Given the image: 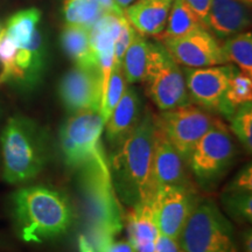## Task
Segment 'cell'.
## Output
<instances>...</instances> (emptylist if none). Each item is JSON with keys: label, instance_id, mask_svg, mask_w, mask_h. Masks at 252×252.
Masks as SVG:
<instances>
[{"label": "cell", "instance_id": "6da1fadb", "mask_svg": "<svg viewBox=\"0 0 252 252\" xmlns=\"http://www.w3.org/2000/svg\"><path fill=\"white\" fill-rule=\"evenodd\" d=\"M154 128V115L147 110L131 134L117 147L111 161L113 187L131 207L151 204L158 190L153 165Z\"/></svg>", "mask_w": 252, "mask_h": 252}, {"label": "cell", "instance_id": "7a4b0ae2", "mask_svg": "<svg viewBox=\"0 0 252 252\" xmlns=\"http://www.w3.org/2000/svg\"><path fill=\"white\" fill-rule=\"evenodd\" d=\"M19 236L27 243L58 238L70 229L74 210L67 195L43 185L28 186L12 195Z\"/></svg>", "mask_w": 252, "mask_h": 252}, {"label": "cell", "instance_id": "3957f363", "mask_svg": "<svg viewBox=\"0 0 252 252\" xmlns=\"http://www.w3.org/2000/svg\"><path fill=\"white\" fill-rule=\"evenodd\" d=\"M2 176L9 185L35 179L49 158L48 135L45 128L26 116H12L0 134Z\"/></svg>", "mask_w": 252, "mask_h": 252}, {"label": "cell", "instance_id": "277c9868", "mask_svg": "<svg viewBox=\"0 0 252 252\" xmlns=\"http://www.w3.org/2000/svg\"><path fill=\"white\" fill-rule=\"evenodd\" d=\"M78 171L89 232L87 239L94 247L102 239L116 237L122 231L123 217L109 161L94 162Z\"/></svg>", "mask_w": 252, "mask_h": 252}, {"label": "cell", "instance_id": "5b68a950", "mask_svg": "<svg viewBox=\"0 0 252 252\" xmlns=\"http://www.w3.org/2000/svg\"><path fill=\"white\" fill-rule=\"evenodd\" d=\"M178 241L184 252H238L234 229L212 201H198Z\"/></svg>", "mask_w": 252, "mask_h": 252}, {"label": "cell", "instance_id": "8992f818", "mask_svg": "<svg viewBox=\"0 0 252 252\" xmlns=\"http://www.w3.org/2000/svg\"><path fill=\"white\" fill-rule=\"evenodd\" d=\"M104 125L98 111L72 113L60 130V149L65 165L80 169L94 162L108 161L100 143Z\"/></svg>", "mask_w": 252, "mask_h": 252}, {"label": "cell", "instance_id": "52a82bcc", "mask_svg": "<svg viewBox=\"0 0 252 252\" xmlns=\"http://www.w3.org/2000/svg\"><path fill=\"white\" fill-rule=\"evenodd\" d=\"M235 154V143L229 128L220 121L196 144L187 166L198 185L210 187L225 174Z\"/></svg>", "mask_w": 252, "mask_h": 252}, {"label": "cell", "instance_id": "ba28073f", "mask_svg": "<svg viewBox=\"0 0 252 252\" xmlns=\"http://www.w3.org/2000/svg\"><path fill=\"white\" fill-rule=\"evenodd\" d=\"M154 117L186 162L201 138L220 122L212 112L190 103L165 110Z\"/></svg>", "mask_w": 252, "mask_h": 252}, {"label": "cell", "instance_id": "9c48e42d", "mask_svg": "<svg viewBox=\"0 0 252 252\" xmlns=\"http://www.w3.org/2000/svg\"><path fill=\"white\" fill-rule=\"evenodd\" d=\"M236 74L232 65H213L186 69V86L190 100L207 111L230 118L234 110L225 100L229 83Z\"/></svg>", "mask_w": 252, "mask_h": 252}, {"label": "cell", "instance_id": "30bf717a", "mask_svg": "<svg viewBox=\"0 0 252 252\" xmlns=\"http://www.w3.org/2000/svg\"><path fill=\"white\" fill-rule=\"evenodd\" d=\"M198 198L191 186H162L158 188L151 208L159 234L179 239Z\"/></svg>", "mask_w": 252, "mask_h": 252}, {"label": "cell", "instance_id": "8fae6325", "mask_svg": "<svg viewBox=\"0 0 252 252\" xmlns=\"http://www.w3.org/2000/svg\"><path fill=\"white\" fill-rule=\"evenodd\" d=\"M103 93L104 82L98 67L75 65L59 84L60 99L70 115L87 110L100 112Z\"/></svg>", "mask_w": 252, "mask_h": 252}, {"label": "cell", "instance_id": "7c38bea8", "mask_svg": "<svg viewBox=\"0 0 252 252\" xmlns=\"http://www.w3.org/2000/svg\"><path fill=\"white\" fill-rule=\"evenodd\" d=\"M161 42L171 58L186 68H206L226 63L222 46L207 28H198L184 36Z\"/></svg>", "mask_w": 252, "mask_h": 252}, {"label": "cell", "instance_id": "4fadbf2b", "mask_svg": "<svg viewBox=\"0 0 252 252\" xmlns=\"http://www.w3.org/2000/svg\"><path fill=\"white\" fill-rule=\"evenodd\" d=\"M146 82L147 94L161 111L191 102L184 72L167 50H165Z\"/></svg>", "mask_w": 252, "mask_h": 252}, {"label": "cell", "instance_id": "5bb4252c", "mask_svg": "<svg viewBox=\"0 0 252 252\" xmlns=\"http://www.w3.org/2000/svg\"><path fill=\"white\" fill-rule=\"evenodd\" d=\"M153 165L158 188L162 186H191L187 162L167 139L157 122L153 135Z\"/></svg>", "mask_w": 252, "mask_h": 252}, {"label": "cell", "instance_id": "9a60e30c", "mask_svg": "<svg viewBox=\"0 0 252 252\" xmlns=\"http://www.w3.org/2000/svg\"><path fill=\"white\" fill-rule=\"evenodd\" d=\"M45 61L46 49L43 37L37 28L27 46L18 47L13 72L8 84L25 90L33 89L42 77Z\"/></svg>", "mask_w": 252, "mask_h": 252}, {"label": "cell", "instance_id": "2e32d148", "mask_svg": "<svg viewBox=\"0 0 252 252\" xmlns=\"http://www.w3.org/2000/svg\"><path fill=\"white\" fill-rule=\"evenodd\" d=\"M125 15H118L112 12H103L98 20L90 28V41L94 59L102 72L104 90L108 84L110 72L113 64V48L115 41L121 31L122 19Z\"/></svg>", "mask_w": 252, "mask_h": 252}, {"label": "cell", "instance_id": "e0dca14e", "mask_svg": "<svg viewBox=\"0 0 252 252\" xmlns=\"http://www.w3.org/2000/svg\"><path fill=\"white\" fill-rule=\"evenodd\" d=\"M165 50L160 43H152L139 34H134L122 63L126 81L128 83L146 82Z\"/></svg>", "mask_w": 252, "mask_h": 252}, {"label": "cell", "instance_id": "ac0fdd59", "mask_svg": "<svg viewBox=\"0 0 252 252\" xmlns=\"http://www.w3.org/2000/svg\"><path fill=\"white\" fill-rule=\"evenodd\" d=\"M248 5L239 0H212L207 20L210 30L220 39L234 36L250 26Z\"/></svg>", "mask_w": 252, "mask_h": 252}, {"label": "cell", "instance_id": "d6986e66", "mask_svg": "<svg viewBox=\"0 0 252 252\" xmlns=\"http://www.w3.org/2000/svg\"><path fill=\"white\" fill-rule=\"evenodd\" d=\"M174 0H137L125 8V18L141 36H158L165 30Z\"/></svg>", "mask_w": 252, "mask_h": 252}, {"label": "cell", "instance_id": "ffe728a7", "mask_svg": "<svg viewBox=\"0 0 252 252\" xmlns=\"http://www.w3.org/2000/svg\"><path fill=\"white\" fill-rule=\"evenodd\" d=\"M141 100L133 88H127L110 116L106 125V139L113 147L121 146L141 119Z\"/></svg>", "mask_w": 252, "mask_h": 252}, {"label": "cell", "instance_id": "44dd1931", "mask_svg": "<svg viewBox=\"0 0 252 252\" xmlns=\"http://www.w3.org/2000/svg\"><path fill=\"white\" fill-rule=\"evenodd\" d=\"M130 243L137 252H154L159 230L154 220L151 204L139 203L132 207L127 215Z\"/></svg>", "mask_w": 252, "mask_h": 252}, {"label": "cell", "instance_id": "7402d4cb", "mask_svg": "<svg viewBox=\"0 0 252 252\" xmlns=\"http://www.w3.org/2000/svg\"><path fill=\"white\" fill-rule=\"evenodd\" d=\"M60 40L62 49L78 67H98L91 48L90 31L88 28L67 24L62 30Z\"/></svg>", "mask_w": 252, "mask_h": 252}, {"label": "cell", "instance_id": "603a6c76", "mask_svg": "<svg viewBox=\"0 0 252 252\" xmlns=\"http://www.w3.org/2000/svg\"><path fill=\"white\" fill-rule=\"evenodd\" d=\"M198 28H206L202 21L198 19L193 9L186 4L184 0H174L165 30L160 35L157 36L158 40L162 41L166 39H175L184 36Z\"/></svg>", "mask_w": 252, "mask_h": 252}, {"label": "cell", "instance_id": "cb8c5ba5", "mask_svg": "<svg viewBox=\"0 0 252 252\" xmlns=\"http://www.w3.org/2000/svg\"><path fill=\"white\" fill-rule=\"evenodd\" d=\"M41 20L40 9L35 7L23 9L7 20L5 31L18 47H25L31 42Z\"/></svg>", "mask_w": 252, "mask_h": 252}, {"label": "cell", "instance_id": "d4e9b609", "mask_svg": "<svg viewBox=\"0 0 252 252\" xmlns=\"http://www.w3.org/2000/svg\"><path fill=\"white\" fill-rule=\"evenodd\" d=\"M104 9L98 0H64L63 14L67 24L78 25L90 31L103 14Z\"/></svg>", "mask_w": 252, "mask_h": 252}, {"label": "cell", "instance_id": "484cf974", "mask_svg": "<svg viewBox=\"0 0 252 252\" xmlns=\"http://www.w3.org/2000/svg\"><path fill=\"white\" fill-rule=\"evenodd\" d=\"M226 63H235L241 71L252 76V34L251 32L231 36L222 46Z\"/></svg>", "mask_w": 252, "mask_h": 252}, {"label": "cell", "instance_id": "4316f807", "mask_svg": "<svg viewBox=\"0 0 252 252\" xmlns=\"http://www.w3.org/2000/svg\"><path fill=\"white\" fill-rule=\"evenodd\" d=\"M126 89V78L124 76L122 67H112L110 72L108 84L103 93L102 105H100V115L104 123L108 122L123 94Z\"/></svg>", "mask_w": 252, "mask_h": 252}, {"label": "cell", "instance_id": "83f0119b", "mask_svg": "<svg viewBox=\"0 0 252 252\" xmlns=\"http://www.w3.org/2000/svg\"><path fill=\"white\" fill-rule=\"evenodd\" d=\"M223 207L231 217L242 223H251L252 195L249 191L224 190L222 196Z\"/></svg>", "mask_w": 252, "mask_h": 252}, {"label": "cell", "instance_id": "f1b7e54d", "mask_svg": "<svg viewBox=\"0 0 252 252\" xmlns=\"http://www.w3.org/2000/svg\"><path fill=\"white\" fill-rule=\"evenodd\" d=\"M225 100L234 111L243 104L251 103L252 76L243 71H236L226 90Z\"/></svg>", "mask_w": 252, "mask_h": 252}, {"label": "cell", "instance_id": "f546056e", "mask_svg": "<svg viewBox=\"0 0 252 252\" xmlns=\"http://www.w3.org/2000/svg\"><path fill=\"white\" fill-rule=\"evenodd\" d=\"M230 119L231 130L249 153L252 151V106L251 103L238 106Z\"/></svg>", "mask_w": 252, "mask_h": 252}, {"label": "cell", "instance_id": "4dcf8cb0", "mask_svg": "<svg viewBox=\"0 0 252 252\" xmlns=\"http://www.w3.org/2000/svg\"><path fill=\"white\" fill-rule=\"evenodd\" d=\"M135 34L134 28L131 26L127 19L125 17L122 19L121 31L117 39L115 41V48H113V64L112 67H122L123 58H124L126 49L130 46L132 39Z\"/></svg>", "mask_w": 252, "mask_h": 252}, {"label": "cell", "instance_id": "1f68e13d", "mask_svg": "<svg viewBox=\"0 0 252 252\" xmlns=\"http://www.w3.org/2000/svg\"><path fill=\"white\" fill-rule=\"evenodd\" d=\"M225 190L231 191H249L252 193V167L249 163L238 173L237 176L232 180Z\"/></svg>", "mask_w": 252, "mask_h": 252}, {"label": "cell", "instance_id": "d6a6232c", "mask_svg": "<svg viewBox=\"0 0 252 252\" xmlns=\"http://www.w3.org/2000/svg\"><path fill=\"white\" fill-rule=\"evenodd\" d=\"M93 248L96 252H137L130 242L116 241L115 237L102 239Z\"/></svg>", "mask_w": 252, "mask_h": 252}, {"label": "cell", "instance_id": "836d02e7", "mask_svg": "<svg viewBox=\"0 0 252 252\" xmlns=\"http://www.w3.org/2000/svg\"><path fill=\"white\" fill-rule=\"evenodd\" d=\"M184 1L193 9L194 13L202 21L203 26L207 28L208 14H209L212 0H184Z\"/></svg>", "mask_w": 252, "mask_h": 252}, {"label": "cell", "instance_id": "e575fe53", "mask_svg": "<svg viewBox=\"0 0 252 252\" xmlns=\"http://www.w3.org/2000/svg\"><path fill=\"white\" fill-rule=\"evenodd\" d=\"M154 252H184L178 239L159 234L154 245Z\"/></svg>", "mask_w": 252, "mask_h": 252}, {"label": "cell", "instance_id": "d590c367", "mask_svg": "<svg viewBox=\"0 0 252 252\" xmlns=\"http://www.w3.org/2000/svg\"><path fill=\"white\" fill-rule=\"evenodd\" d=\"M99 4L102 5L103 9L105 12H112V13L118 14V15H124L123 9L116 4L115 0H98Z\"/></svg>", "mask_w": 252, "mask_h": 252}, {"label": "cell", "instance_id": "8d00e7d4", "mask_svg": "<svg viewBox=\"0 0 252 252\" xmlns=\"http://www.w3.org/2000/svg\"><path fill=\"white\" fill-rule=\"evenodd\" d=\"M78 248H80V252H96L84 235H80L78 237Z\"/></svg>", "mask_w": 252, "mask_h": 252}, {"label": "cell", "instance_id": "74e56055", "mask_svg": "<svg viewBox=\"0 0 252 252\" xmlns=\"http://www.w3.org/2000/svg\"><path fill=\"white\" fill-rule=\"evenodd\" d=\"M243 243H244L245 252H252V235H251L250 229H249L248 231L244 232Z\"/></svg>", "mask_w": 252, "mask_h": 252}, {"label": "cell", "instance_id": "f35d334b", "mask_svg": "<svg viewBox=\"0 0 252 252\" xmlns=\"http://www.w3.org/2000/svg\"><path fill=\"white\" fill-rule=\"evenodd\" d=\"M135 0H115V2L122 9L128 7V6L133 4Z\"/></svg>", "mask_w": 252, "mask_h": 252}, {"label": "cell", "instance_id": "ab89813d", "mask_svg": "<svg viewBox=\"0 0 252 252\" xmlns=\"http://www.w3.org/2000/svg\"><path fill=\"white\" fill-rule=\"evenodd\" d=\"M239 1L244 2L245 5H249V6H251V4H252V0H239Z\"/></svg>", "mask_w": 252, "mask_h": 252}, {"label": "cell", "instance_id": "60d3db41", "mask_svg": "<svg viewBox=\"0 0 252 252\" xmlns=\"http://www.w3.org/2000/svg\"><path fill=\"white\" fill-rule=\"evenodd\" d=\"M0 30H1V28H0Z\"/></svg>", "mask_w": 252, "mask_h": 252}]
</instances>
